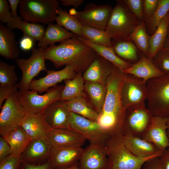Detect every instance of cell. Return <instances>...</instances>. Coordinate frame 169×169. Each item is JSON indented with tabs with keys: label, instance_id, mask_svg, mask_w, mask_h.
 <instances>
[{
	"label": "cell",
	"instance_id": "681fc988",
	"mask_svg": "<svg viewBox=\"0 0 169 169\" xmlns=\"http://www.w3.org/2000/svg\"><path fill=\"white\" fill-rule=\"evenodd\" d=\"M159 160L162 169H169V147L159 156Z\"/></svg>",
	"mask_w": 169,
	"mask_h": 169
},
{
	"label": "cell",
	"instance_id": "ab89813d",
	"mask_svg": "<svg viewBox=\"0 0 169 169\" xmlns=\"http://www.w3.org/2000/svg\"><path fill=\"white\" fill-rule=\"evenodd\" d=\"M133 14L141 22H144L143 0H123Z\"/></svg>",
	"mask_w": 169,
	"mask_h": 169
},
{
	"label": "cell",
	"instance_id": "d6986e66",
	"mask_svg": "<svg viewBox=\"0 0 169 169\" xmlns=\"http://www.w3.org/2000/svg\"><path fill=\"white\" fill-rule=\"evenodd\" d=\"M52 147L47 138L33 140L21 154L20 158L22 161L29 164L44 163L43 161H46L44 160L49 158Z\"/></svg>",
	"mask_w": 169,
	"mask_h": 169
},
{
	"label": "cell",
	"instance_id": "5bb4252c",
	"mask_svg": "<svg viewBox=\"0 0 169 169\" xmlns=\"http://www.w3.org/2000/svg\"><path fill=\"white\" fill-rule=\"evenodd\" d=\"M109 165L104 143H90L77 163L80 169H108Z\"/></svg>",
	"mask_w": 169,
	"mask_h": 169
},
{
	"label": "cell",
	"instance_id": "ee69618b",
	"mask_svg": "<svg viewBox=\"0 0 169 169\" xmlns=\"http://www.w3.org/2000/svg\"><path fill=\"white\" fill-rule=\"evenodd\" d=\"M18 84L13 85H0V107H2L3 101L11 95L18 90Z\"/></svg>",
	"mask_w": 169,
	"mask_h": 169
},
{
	"label": "cell",
	"instance_id": "2e32d148",
	"mask_svg": "<svg viewBox=\"0 0 169 169\" xmlns=\"http://www.w3.org/2000/svg\"><path fill=\"white\" fill-rule=\"evenodd\" d=\"M168 120V117L154 116L150 125L142 138L162 151L169 147L167 132Z\"/></svg>",
	"mask_w": 169,
	"mask_h": 169
},
{
	"label": "cell",
	"instance_id": "d590c367",
	"mask_svg": "<svg viewBox=\"0 0 169 169\" xmlns=\"http://www.w3.org/2000/svg\"><path fill=\"white\" fill-rule=\"evenodd\" d=\"M149 36L144 22H141L137 27L130 37L136 46L144 54L148 57L149 49Z\"/></svg>",
	"mask_w": 169,
	"mask_h": 169
},
{
	"label": "cell",
	"instance_id": "5b68a950",
	"mask_svg": "<svg viewBox=\"0 0 169 169\" xmlns=\"http://www.w3.org/2000/svg\"><path fill=\"white\" fill-rule=\"evenodd\" d=\"M147 108L154 116L169 117V74L146 82Z\"/></svg>",
	"mask_w": 169,
	"mask_h": 169
},
{
	"label": "cell",
	"instance_id": "1f68e13d",
	"mask_svg": "<svg viewBox=\"0 0 169 169\" xmlns=\"http://www.w3.org/2000/svg\"><path fill=\"white\" fill-rule=\"evenodd\" d=\"M112 47L116 54L125 61L135 63L139 59L137 47L131 41L113 40Z\"/></svg>",
	"mask_w": 169,
	"mask_h": 169
},
{
	"label": "cell",
	"instance_id": "44dd1931",
	"mask_svg": "<svg viewBox=\"0 0 169 169\" xmlns=\"http://www.w3.org/2000/svg\"><path fill=\"white\" fill-rule=\"evenodd\" d=\"M47 139L52 147H81L86 140L71 129H53Z\"/></svg>",
	"mask_w": 169,
	"mask_h": 169
},
{
	"label": "cell",
	"instance_id": "cb8c5ba5",
	"mask_svg": "<svg viewBox=\"0 0 169 169\" xmlns=\"http://www.w3.org/2000/svg\"><path fill=\"white\" fill-rule=\"evenodd\" d=\"M12 29L0 24V55L12 60L18 59L19 54L18 42Z\"/></svg>",
	"mask_w": 169,
	"mask_h": 169
},
{
	"label": "cell",
	"instance_id": "60d3db41",
	"mask_svg": "<svg viewBox=\"0 0 169 169\" xmlns=\"http://www.w3.org/2000/svg\"><path fill=\"white\" fill-rule=\"evenodd\" d=\"M20 157L10 155L0 161V169H20Z\"/></svg>",
	"mask_w": 169,
	"mask_h": 169
},
{
	"label": "cell",
	"instance_id": "4316f807",
	"mask_svg": "<svg viewBox=\"0 0 169 169\" xmlns=\"http://www.w3.org/2000/svg\"><path fill=\"white\" fill-rule=\"evenodd\" d=\"M81 41L92 49L98 54L109 61L122 71L129 68L132 64L119 58L112 47H109L93 43L84 38L78 37Z\"/></svg>",
	"mask_w": 169,
	"mask_h": 169
},
{
	"label": "cell",
	"instance_id": "484cf974",
	"mask_svg": "<svg viewBox=\"0 0 169 169\" xmlns=\"http://www.w3.org/2000/svg\"><path fill=\"white\" fill-rule=\"evenodd\" d=\"M75 35L57 23H50L48 24L43 37L38 42V45L39 47L45 48L48 46L54 45L56 42H61Z\"/></svg>",
	"mask_w": 169,
	"mask_h": 169
},
{
	"label": "cell",
	"instance_id": "9f6ffc18",
	"mask_svg": "<svg viewBox=\"0 0 169 169\" xmlns=\"http://www.w3.org/2000/svg\"><path fill=\"white\" fill-rule=\"evenodd\" d=\"M167 37L169 38V24L168 27V31H167Z\"/></svg>",
	"mask_w": 169,
	"mask_h": 169
},
{
	"label": "cell",
	"instance_id": "9c48e42d",
	"mask_svg": "<svg viewBox=\"0 0 169 169\" xmlns=\"http://www.w3.org/2000/svg\"><path fill=\"white\" fill-rule=\"evenodd\" d=\"M17 92L6 99L1 108L0 135L2 137L21 126L26 113L18 99Z\"/></svg>",
	"mask_w": 169,
	"mask_h": 169
},
{
	"label": "cell",
	"instance_id": "6da1fadb",
	"mask_svg": "<svg viewBox=\"0 0 169 169\" xmlns=\"http://www.w3.org/2000/svg\"><path fill=\"white\" fill-rule=\"evenodd\" d=\"M44 54L46 59L51 61L57 68L74 64L82 70L87 69L97 55L92 49L76 35L61 42L58 45L45 48Z\"/></svg>",
	"mask_w": 169,
	"mask_h": 169
},
{
	"label": "cell",
	"instance_id": "ac0fdd59",
	"mask_svg": "<svg viewBox=\"0 0 169 169\" xmlns=\"http://www.w3.org/2000/svg\"><path fill=\"white\" fill-rule=\"evenodd\" d=\"M21 126L33 140L47 138L53 129L47 121L44 113L26 112Z\"/></svg>",
	"mask_w": 169,
	"mask_h": 169
},
{
	"label": "cell",
	"instance_id": "7402d4cb",
	"mask_svg": "<svg viewBox=\"0 0 169 169\" xmlns=\"http://www.w3.org/2000/svg\"><path fill=\"white\" fill-rule=\"evenodd\" d=\"M112 64L97 54L83 75L84 81L106 85L107 78L114 66Z\"/></svg>",
	"mask_w": 169,
	"mask_h": 169
},
{
	"label": "cell",
	"instance_id": "816d5d0a",
	"mask_svg": "<svg viewBox=\"0 0 169 169\" xmlns=\"http://www.w3.org/2000/svg\"><path fill=\"white\" fill-rule=\"evenodd\" d=\"M20 0H8L13 18H16L18 17L17 13L18 6L20 4Z\"/></svg>",
	"mask_w": 169,
	"mask_h": 169
},
{
	"label": "cell",
	"instance_id": "277c9868",
	"mask_svg": "<svg viewBox=\"0 0 169 169\" xmlns=\"http://www.w3.org/2000/svg\"><path fill=\"white\" fill-rule=\"evenodd\" d=\"M59 3L57 0H21L19 13L24 21L48 24L55 20Z\"/></svg>",
	"mask_w": 169,
	"mask_h": 169
},
{
	"label": "cell",
	"instance_id": "f546056e",
	"mask_svg": "<svg viewBox=\"0 0 169 169\" xmlns=\"http://www.w3.org/2000/svg\"><path fill=\"white\" fill-rule=\"evenodd\" d=\"M65 85L62 91L59 100L65 101L80 96H84V80L81 72L78 73L72 79L64 81Z\"/></svg>",
	"mask_w": 169,
	"mask_h": 169
},
{
	"label": "cell",
	"instance_id": "7c38bea8",
	"mask_svg": "<svg viewBox=\"0 0 169 169\" xmlns=\"http://www.w3.org/2000/svg\"><path fill=\"white\" fill-rule=\"evenodd\" d=\"M112 9L108 4L91 3L86 5L83 10L77 11L73 16L82 24L105 30Z\"/></svg>",
	"mask_w": 169,
	"mask_h": 169
},
{
	"label": "cell",
	"instance_id": "ffe728a7",
	"mask_svg": "<svg viewBox=\"0 0 169 169\" xmlns=\"http://www.w3.org/2000/svg\"><path fill=\"white\" fill-rule=\"evenodd\" d=\"M122 141L128 150L135 156L141 158L160 156L163 151L152 143L141 138L121 135Z\"/></svg>",
	"mask_w": 169,
	"mask_h": 169
},
{
	"label": "cell",
	"instance_id": "f5cc1de1",
	"mask_svg": "<svg viewBox=\"0 0 169 169\" xmlns=\"http://www.w3.org/2000/svg\"><path fill=\"white\" fill-rule=\"evenodd\" d=\"M163 49L169 52V38L167 36L164 43Z\"/></svg>",
	"mask_w": 169,
	"mask_h": 169
},
{
	"label": "cell",
	"instance_id": "4dcf8cb0",
	"mask_svg": "<svg viewBox=\"0 0 169 169\" xmlns=\"http://www.w3.org/2000/svg\"><path fill=\"white\" fill-rule=\"evenodd\" d=\"M84 88L88 94L94 110L99 114L101 112L106 93V85L96 82L85 81Z\"/></svg>",
	"mask_w": 169,
	"mask_h": 169
},
{
	"label": "cell",
	"instance_id": "74e56055",
	"mask_svg": "<svg viewBox=\"0 0 169 169\" xmlns=\"http://www.w3.org/2000/svg\"><path fill=\"white\" fill-rule=\"evenodd\" d=\"M15 66L0 61V85H13L18 81Z\"/></svg>",
	"mask_w": 169,
	"mask_h": 169
},
{
	"label": "cell",
	"instance_id": "603a6c76",
	"mask_svg": "<svg viewBox=\"0 0 169 169\" xmlns=\"http://www.w3.org/2000/svg\"><path fill=\"white\" fill-rule=\"evenodd\" d=\"M123 72L146 82L165 74L157 67L152 60L142 54L137 62L132 64L129 68Z\"/></svg>",
	"mask_w": 169,
	"mask_h": 169
},
{
	"label": "cell",
	"instance_id": "30bf717a",
	"mask_svg": "<svg viewBox=\"0 0 169 169\" xmlns=\"http://www.w3.org/2000/svg\"><path fill=\"white\" fill-rule=\"evenodd\" d=\"M147 96L146 82L126 74L121 92L122 102L126 110L145 105V102L146 100Z\"/></svg>",
	"mask_w": 169,
	"mask_h": 169
},
{
	"label": "cell",
	"instance_id": "6f0895ef",
	"mask_svg": "<svg viewBox=\"0 0 169 169\" xmlns=\"http://www.w3.org/2000/svg\"></svg>",
	"mask_w": 169,
	"mask_h": 169
},
{
	"label": "cell",
	"instance_id": "e0dca14e",
	"mask_svg": "<svg viewBox=\"0 0 169 169\" xmlns=\"http://www.w3.org/2000/svg\"><path fill=\"white\" fill-rule=\"evenodd\" d=\"M71 112L65 101L58 100L49 105L44 112L48 123L54 129H71Z\"/></svg>",
	"mask_w": 169,
	"mask_h": 169
},
{
	"label": "cell",
	"instance_id": "7dc6e473",
	"mask_svg": "<svg viewBox=\"0 0 169 169\" xmlns=\"http://www.w3.org/2000/svg\"><path fill=\"white\" fill-rule=\"evenodd\" d=\"M35 41L30 38L23 36L19 42L20 48L23 51H28L34 47Z\"/></svg>",
	"mask_w": 169,
	"mask_h": 169
},
{
	"label": "cell",
	"instance_id": "7a4b0ae2",
	"mask_svg": "<svg viewBox=\"0 0 169 169\" xmlns=\"http://www.w3.org/2000/svg\"><path fill=\"white\" fill-rule=\"evenodd\" d=\"M141 22L123 0H117L113 8L105 31L113 40L131 41V36Z\"/></svg>",
	"mask_w": 169,
	"mask_h": 169
},
{
	"label": "cell",
	"instance_id": "f6af8a7d",
	"mask_svg": "<svg viewBox=\"0 0 169 169\" xmlns=\"http://www.w3.org/2000/svg\"><path fill=\"white\" fill-rule=\"evenodd\" d=\"M20 169H54L49 158L45 162L33 164L22 161Z\"/></svg>",
	"mask_w": 169,
	"mask_h": 169
},
{
	"label": "cell",
	"instance_id": "f907efd6",
	"mask_svg": "<svg viewBox=\"0 0 169 169\" xmlns=\"http://www.w3.org/2000/svg\"><path fill=\"white\" fill-rule=\"evenodd\" d=\"M61 4L65 6H72L77 8L81 5L84 2L83 0H60Z\"/></svg>",
	"mask_w": 169,
	"mask_h": 169
},
{
	"label": "cell",
	"instance_id": "c3c4849f",
	"mask_svg": "<svg viewBox=\"0 0 169 169\" xmlns=\"http://www.w3.org/2000/svg\"><path fill=\"white\" fill-rule=\"evenodd\" d=\"M143 169H162L159 156L151 158L146 161L143 165Z\"/></svg>",
	"mask_w": 169,
	"mask_h": 169
},
{
	"label": "cell",
	"instance_id": "b9f144b4",
	"mask_svg": "<svg viewBox=\"0 0 169 169\" xmlns=\"http://www.w3.org/2000/svg\"><path fill=\"white\" fill-rule=\"evenodd\" d=\"M159 0H143L144 22H147L155 11Z\"/></svg>",
	"mask_w": 169,
	"mask_h": 169
},
{
	"label": "cell",
	"instance_id": "f1b7e54d",
	"mask_svg": "<svg viewBox=\"0 0 169 169\" xmlns=\"http://www.w3.org/2000/svg\"><path fill=\"white\" fill-rule=\"evenodd\" d=\"M6 26L12 30L20 29L23 33V36L29 37L35 42H39L41 40L45 31L43 25L24 21L19 16L17 18H12L10 22L6 24Z\"/></svg>",
	"mask_w": 169,
	"mask_h": 169
},
{
	"label": "cell",
	"instance_id": "d6a6232c",
	"mask_svg": "<svg viewBox=\"0 0 169 169\" xmlns=\"http://www.w3.org/2000/svg\"><path fill=\"white\" fill-rule=\"evenodd\" d=\"M65 102L71 112L97 121L99 114L88 104L84 96H80Z\"/></svg>",
	"mask_w": 169,
	"mask_h": 169
},
{
	"label": "cell",
	"instance_id": "d4e9b609",
	"mask_svg": "<svg viewBox=\"0 0 169 169\" xmlns=\"http://www.w3.org/2000/svg\"><path fill=\"white\" fill-rule=\"evenodd\" d=\"M9 144L11 155L20 157L30 142L33 140L20 126L3 137Z\"/></svg>",
	"mask_w": 169,
	"mask_h": 169
},
{
	"label": "cell",
	"instance_id": "f35d334b",
	"mask_svg": "<svg viewBox=\"0 0 169 169\" xmlns=\"http://www.w3.org/2000/svg\"><path fill=\"white\" fill-rule=\"evenodd\" d=\"M152 60L157 67L165 74H169V52L163 49L154 55Z\"/></svg>",
	"mask_w": 169,
	"mask_h": 169
},
{
	"label": "cell",
	"instance_id": "bcb514c9",
	"mask_svg": "<svg viewBox=\"0 0 169 169\" xmlns=\"http://www.w3.org/2000/svg\"><path fill=\"white\" fill-rule=\"evenodd\" d=\"M11 154L10 146L3 137H0V161Z\"/></svg>",
	"mask_w": 169,
	"mask_h": 169
},
{
	"label": "cell",
	"instance_id": "db71d44e",
	"mask_svg": "<svg viewBox=\"0 0 169 169\" xmlns=\"http://www.w3.org/2000/svg\"><path fill=\"white\" fill-rule=\"evenodd\" d=\"M60 169H80L77 166V163H76L73 166L66 168Z\"/></svg>",
	"mask_w": 169,
	"mask_h": 169
},
{
	"label": "cell",
	"instance_id": "9a60e30c",
	"mask_svg": "<svg viewBox=\"0 0 169 169\" xmlns=\"http://www.w3.org/2000/svg\"><path fill=\"white\" fill-rule=\"evenodd\" d=\"M83 150L81 147H52L49 158L53 169L67 168L77 163Z\"/></svg>",
	"mask_w": 169,
	"mask_h": 169
},
{
	"label": "cell",
	"instance_id": "ba28073f",
	"mask_svg": "<svg viewBox=\"0 0 169 169\" xmlns=\"http://www.w3.org/2000/svg\"><path fill=\"white\" fill-rule=\"evenodd\" d=\"M46 59L44 48L36 49L33 47L32 49L31 55L29 58H19L15 60L22 74L21 80L18 84L19 90H28L29 86L33 78L41 71H47L45 64Z\"/></svg>",
	"mask_w": 169,
	"mask_h": 169
},
{
	"label": "cell",
	"instance_id": "11a10c76",
	"mask_svg": "<svg viewBox=\"0 0 169 169\" xmlns=\"http://www.w3.org/2000/svg\"><path fill=\"white\" fill-rule=\"evenodd\" d=\"M167 136L169 140V117H168V120L167 121Z\"/></svg>",
	"mask_w": 169,
	"mask_h": 169
},
{
	"label": "cell",
	"instance_id": "3957f363",
	"mask_svg": "<svg viewBox=\"0 0 169 169\" xmlns=\"http://www.w3.org/2000/svg\"><path fill=\"white\" fill-rule=\"evenodd\" d=\"M121 135L111 136L104 143L109 161L108 169H141L146 161L156 157L141 158L135 156L124 144Z\"/></svg>",
	"mask_w": 169,
	"mask_h": 169
},
{
	"label": "cell",
	"instance_id": "8fae6325",
	"mask_svg": "<svg viewBox=\"0 0 169 169\" xmlns=\"http://www.w3.org/2000/svg\"><path fill=\"white\" fill-rule=\"evenodd\" d=\"M70 123L71 129L91 143H104L111 136L95 121L71 112Z\"/></svg>",
	"mask_w": 169,
	"mask_h": 169
},
{
	"label": "cell",
	"instance_id": "836d02e7",
	"mask_svg": "<svg viewBox=\"0 0 169 169\" xmlns=\"http://www.w3.org/2000/svg\"><path fill=\"white\" fill-rule=\"evenodd\" d=\"M57 23L78 37H82V24L74 16L59 7L57 10Z\"/></svg>",
	"mask_w": 169,
	"mask_h": 169
},
{
	"label": "cell",
	"instance_id": "8d00e7d4",
	"mask_svg": "<svg viewBox=\"0 0 169 169\" xmlns=\"http://www.w3.org/2000/svg\"><path fill=\"white\" fill-rule=\"evenodd\" d=\"M169 13V0H159L157 7L151 17L145 23L149 36L152 35L162 20Z\"/></svg>",
	"mask_w": 169,
	"mask_h": 169
},
{
	"label": "cell",
	"instance_id": "e575fe53",
	"mask_svg": "<svg viewBox=\"0 0 169 169\" xmlns=\"http://www.w3.org/2000/svg\"><path fill=\"white\" fill-rule=\"evenodd\" d=\"M82 37L96 44L111 47L112 40L105 30L82 24Z\"/></svg>",
	"mask_w": 169,
	"mask_h": 169
},
{
	"label": "cell",
	"instance_id": "8992f818",
	"mask_svg": "<svg viewBox=\"0 0 169 169\" xmlns=\"http://www.w3.org/2000/svg\"><path fill=\"white\" fill-rule=\"evenodd\" d=\"M64 86H55L50 88L44 95L28 90H18V99L26 112L33 113H43L46 109L52 104L59 100Z\"/></svg>",
	"mask_w": 169,
	"mask_h": 169
},
{
	"label": "cell",
	"instance_id": "4fadbf2b",
	"mask_svg": "<svg viewBox=\"0 0 169 169\" xmlns=\"http://www.w3.org/2000/svg\"><path fill=\"white\" fill-rule=\"evenodd\" d=\"M83 70L77 65L70 64L58 70H47V75L38 79H33L30 83L28 90L41 93L47 91L63 80L73 79L77 74Z\"/></svg>",
	"mask_w": 169,
	"mask_h": 169
},
{
	"label": "cell",
	"instance_id": "83f0119b",
	"mask_svg": "<svg viewBox=\"0 0 169 169\" xmlns=\"http://www.w3.org/2000/svg\"><path fill=\"white\" fill-rule=\"evenodd\" d=\"M169 24V13L162 20L154 33L149 36V49L148 58L152 60L159 51L163 49L167 37Z\"/></svg>",
	"mask_w": 169,
	"mask_h": 169
},
{
	"label": "cell",
	"instance_id": "7bdbcfd3",
	"mask_svg": "<svg viewBox=\"0 0 169 169\" xmlns=\"http://www.w3.org/2000/svg\"><path fill=\"white\" fill-rule=\"evenodd\" d=\"M8 1L0 0V21L1 23L10 22L12 19V13Z\"/></svg>",
	"mask_w": 169,
	"mask_h": 169
},
{
	"label": "cell",
	"instance_id": "52a82bcc",
	"mask_svg": "<svg viewBox=\"0 0 169 169\" xmlns=\"http://www.w3.org/2000/svg\"><path fill=\"white\" fill-rule=\"evenodd\" d=\"M153 117L145 105L127 109L121 134L142 138Z\"/></svg>",
	"mask_w": 169,
	"mask_h": 169
}]
</instances>
